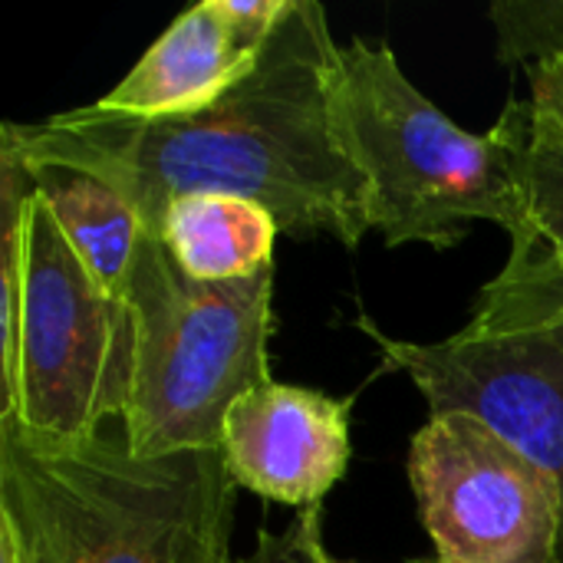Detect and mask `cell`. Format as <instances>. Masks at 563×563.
Returning a JSON list of instances; mask_svg holds the SVG:
<instances>
[{"mask_svg": "<svg viewBox=\"0 0 563 563\" xmlns=\"http://www.w3.org/2000/svg\"><path fill=\"white\" fill-rule=\"evenodd\" d=\"M129 383V307L92 277L33 188L23 218L16 379L0 416L40 439H96L106 419H122Z\"/></svg>", "mask_w": 563, "mask_h": 563, "instance_id": "obj_6", "label": "cell"}, {"mask_svg": "<svg viewBox=\"0 0 563 563\" xmlns=\"http://www.w3.org/2000/svg\"><path fill=\"white\" fill-rule=\"evenodd\" d=\"M327 563H356V561H333V558H330V561Z\"/></svg>", "mask_w": 563, "mask_h": 563, "instance_id": "obj_20", "label": "cell"}, {"mask_svg": "<svg viewBox=\"0 0 563 563\" xmlns=\"http://www.w3.org/2000/svg\"><path fill=\"white\" fill-rule=\"evenodd\" d=\"M353 323L389 369L412 379L429 416L472 412L538 462L561 492L563 515V284L534 247H511L472 320L449 340H396L366 310Z\"/></svg>", "mask_w": 563, "mask_h": 563, "instance_id": "obj_5", "label": "cell"}, {"mask_svg": "<svg viewBox=\"0 0 563 563\" xmlns=\"http://www.w3.org/2000/svg\"><path fill=\"white\" fill-rule=\"evenodd\" d=\"M340 139L369 185L373 228L386 247L462 244L472 221L528 238V208L508 135L449 119L399 66L393 46L353 36L333 82Z\"/></svg>", "mask_w": 563, "mask_h": 563, "instance_id": "obj_3", "label": "cell"}, {"mask_svg": "<svg viewBox=\"0 0 563 563\" xmlns=\"http://www.w3.org/2000/svg\"><path fill=\"white\" fill-rule=\"evenodd\" d=\"M234 488L221 452L135 459L125 439L56 442L0 416V531L20 563H195Z\"/></svg>", "mask_w": 563, "mask_h": 563, "instance_id": "obj_2", "label": "cell"}, {"mask_svg": "<svg viewBox=\"0 0 563 563\" xmlns=\"http://www.w3.org/2000/svg\"><path fill=\"white\" fill-rule=\"evenodd\" d=\"M0 563H20L16 561V548H13L7 531H0Z\"/></svg>", "mask_w": 563, "mask_h": 563, "instance_id": "obj_17", "label": "cell"}, {"mask_svg": "<svg viewBox=\"0 0 563 563\" xmlns=\"http://www.w3.org/2000/svg\"><path fill=\"white\" fill-rule=\"evenodd\" d=\"M409 482L439 561L558 563V485L478 416H429L409 449Z\"/></svg>", "mask_w": 563, "mask_h": 563, "instance_id": "obj_7", "label": "cell"}, {"mask_svg": "<svg viewBox=\"0 0 563 563\" xmlns=\"http://www.w3.org/2000/svg\"><path fill=\"white\" fill-rule=\"evenodd\" d=\"M330 554L323 548V508L300 511L297 521L274 534V531H257V544L247 558L238 563H327Z\"/></svg>", "mask_w": 563, "mask_h": 563, "instance_id": "obj_14", "label": "cell"}, {"mask_svg": "<svg viewBox=\"0 0 563 563\" xmlns=\"http://www.w3.org/2000/svg\"><path fill=\"white\" fill-rule=\"evenodd\" d=\"M267 43L241 30L221 0H201L178 13L92 109L122 119L195 115L251 76Z\"/></svg>", "mask_w": 563, "mask_h": 563, "instance_id": "obj_9", "label": "cell"}, {"mask_svg": "<svg viewBox=\"0 0 563 563\" xmlns=\"http://www.w3.org/2000/svg\"><path fill=\"white\" fill-rule=\"evenodd\" d=\"M353 396L267 383L238 399L224 419L221 455L234 485L297 511L323 498L350 468Z\"/></svg>", "mask_w": 563, "mask_h": 563, "instance_id": "obj_8", "label": "cell"}, {"mask_svg": "<svg viewBox=\"0 0 563 563\" xmlns=\"http://www.w3.org/2000/svg\"><path fill=\"white\" fill-rule=\"evenodd\" d=\"M340 46L317 0H294L251 76L195 115L122 119L79 106L46 122H3L23 165H66L122 191L145 234L168 205L214 191L264 205L280 234L356 247L373 228L369 185L340 139Z\"/></svg>", "mask_w": 563, "mask_h": 563, "instance_id": "obj_1", "label": "cell"}, {"mask_svg": "<svg viewBox=\"0 0 563 563\" xmlns=\"http://www.w3.org/2000/svg\"><path fill=\"white\" fill-rule=\"evenodd\" d=\"M277 218L238 195H181L168 205L158 241L178 267L205 284H228L274 267Z\"/></svg>", "mask_w": 563, "mask_h": 563, "instance_id": "obj_10", "label": "cell"}, {"mask_svg": "<svg viewBox=\"0 0 563 563\" xmlns=\"http://www.w3.org/2000/svg\"><path fill=\"white\" fill-rule=\"evenodd\" d=\"M528 79H531V106L563 125V53L528 69Z\"/></svg>", "mask_w": 563, "mask_h": 563, "instance_id": "obj_15", "label": "cell"}, {"mask_svg": "<svg viewBox=\"0 0 563 563\" xmlns=\"http://www.w3.org/2000/svg\"><path fill=\"white\" fill-rule=\"evenodd\" d=\"M531 247H534V244H531ZM534 251H538V254H541V257H544V261H548V267H551V271H554V277H558V280H561V284H563V267H558V264H554V261H551V257H548V254H544V251H541V247H534Z\"/></svg>", "mask_w": 563, "mask_h": 563, "instance_id": "obj_18", "label": "cell"}, {"mask_svg": "<svg viewBox=\"0 0 563 563\" xmlns=\"http://www.w3.org/2000/svg\"><path fill=\"white\" fill-rule=\"evenodd\" d=\"M498 30V56L534 69L563 53V0H505L492 7Z\"/></svg>", "mask_w": 563, "mask_h": 563, "instance_id": "obj_13", "label": "cell"}, {"mask_svg": "<svg viewBox=\"0 0 563 563\" xmlns=\"http://www.w3.org/2000/svg\"><path fill=\"white\" fill-rule=\"evenodd\" d=\"M412 563H445V561H439V558H432V561H412Z\"/></svg>", "mask_w": 563, "mask_h": 563, "instance_id": "obj_19", "label": "cell"}, {"mask_svg": "<svg viewBox=\"0 0 563 563\" xmlns=\"http://www.w3.org/2000/svg\"><path fill=\"white\" fill-rule=\"evenodd\" d=\"M231 525H234V518L224 521V525L214 531V538L205 544V551L198 554V561L195 563H238L231 558Z\"/></svg>", "mask_w": 563, "mask_h": 563, "instance_id": "obj_16", "label": "cell"}, {"mask_svg": "<svg viewBox=\"0 0 563 563\" xmlns=\"http://www.w3.org/2000/svg\"><path fill=\"white\" fill-rule=\"evenodd\" d=\"M132 383L122 439L135 459L221 452L238 399L271 383L274 267L228 284L188 277L142 234L125 287Z\"/></svg>", "mask_w": 563, "mask_h": 563, "instance_id": "obj_4", "label": "cell"}, {"mask_svg": "<svg viewBox=\"0 0 563 563\" xmlns=\"http://www.w3.org/2000/svg\"><path fill=\"white\" fill-rule=\"evenodd\" d=\"M26 172L79 261L112 297L125 300V287L145 234L129 198L79 168L26 165Z\"/></svg>", "mask_w": 563, "mask_h": 563, "instance_id": "obj_11", "label": "cell"}, {"mask_svg": "<svg viewBox=\"0 0 563 563\" xmlns=\"http://www.w3.org/2000/svg\"><path fill=\"white\" fill-rule=\"evenodd\" d=\"M498 129L515 148V165L528 208V238L511 247L534 244L563 267V125L528 102L511 99Z\"/></svg>", "mask_w": 563, "mask_h": 563, "instance_id": "obj_12", "label": "cell"}]
</instances>
